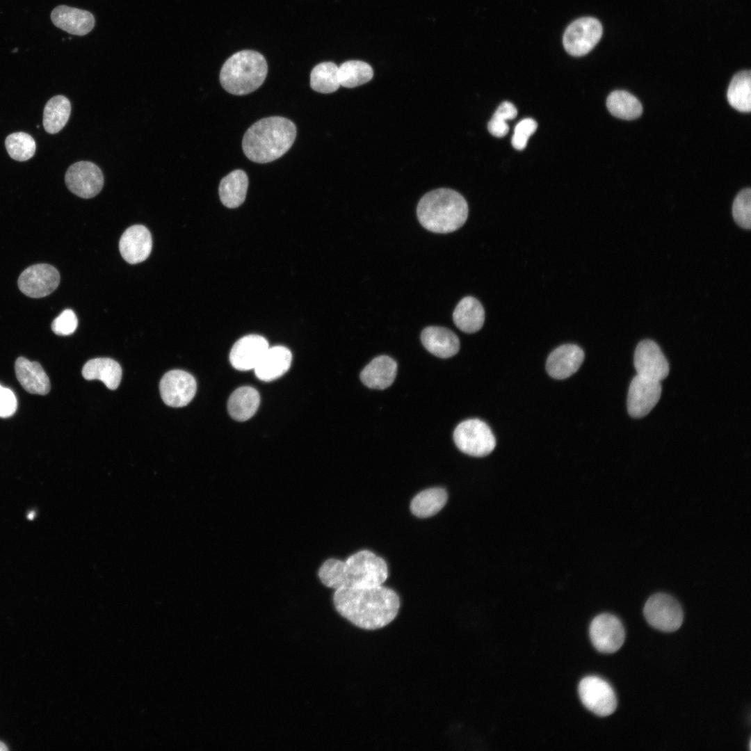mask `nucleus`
<instances>
[{
  "mask_svg": "<svg viewBox=\"0 0 751 751\" xmlns=\"http://www.w3.org/2000/svg\"><path fill=\"white\" fill-rule=\"evenodd\" d=\"M268 348L267 340L262 336H245L232 346L229 353L230 363L239 371L254 369Z\"/></svg>",
  "mask_w": 751,
  "mask_h": 751,
  "instance_id": "17",
  "label": "nucleus"
},
{
  "mask_svg": "<svg viewBox=\"0 0 751 751\" xmlns=\"http://www.w3.org/2000/svg\"><path fill=\"white\" fill-rule=\"evenodd\" d=\"M78 320L75 313L70 309L62 312L51 323L53 332L61 336L72 334L76 329Z\"/></svg>",
  "mask_w": 751,
  "mask_h": 751,
  "instance_id": "38",
  "label": "nucleus"
},
{
  "mask_svg": "<svg viewBox=\"0 0 751 751\" xmlns=\"http://www.w3.org/2000/svg\"><path fill=\"white\" fill-rule=\"evenodd\" d=\"M579 694L583 705L599 716L612 714L617 707V698L611 685L597 676H588L579 684Z\"/></svg>",
  "mask_w": 751,
  "mask_h": 751,
  "instance_id": "9",
  "label": "nucleus"
},
{
  "mask_svg": "<svg viewBox=\"0 0 751 751\" xmlns=\"http://www.w3.org/2000/svg\"><path fill=\"white\" fill-rule=\"evenodd\" d=\"M34 517H35V512L33 511H32L28 515L27 518L29 519H33L34 518Z\"/></svg>",
  "mask_w": 751,
  "mask_h": 751,
  "instance_id": "41",
  "label": "nucleus"
},
{
  "mask_svg": "<svg viewBox=\"0 0 751 751\" xmlns=\"http://www.w3.org/2000/svg\"><path fill=\"white\" fill-rule=\"evenodd\" d=\"M71 113V104L63 95H56L46 104L43 112V126L49 134L59 132L67 124Z\"/></svg>",
  "mask_w": 751,
  "mask_h": 751,
  "instance_id": "28",
  "label": "nucleus"
},
{
  "mask_svg": "<svg viewBox=\"0 0 751 751\" xmlns=\"http://www.w3.org/2000/svg\"><path fill=\"white\" fill-rule=\"evenodd\" d=\"M260 403L259 392L251 387H241L229 396L227 409L229 415L235 420L244 421L251 418L257 412Z\"/></svg>",
  "mask_w": 751,
  "mask_h": 751,
  "instance_id": "27",
  "label": "nucleus"
},
{
  "mask_svg": "<svg viewBox=\"0 0 751 751\" xmlns=\"http://www.w3.org/2000/svg\"><path fill=\"white\" fill-rule=\"evenodd\" d=\"M296 127L287 118L273 116L254 123L245 133L242 147L252 161L265 163L277 159L292 146Z\"/></svg>",
  "mask_w": 751,
  "mask_h": 751,
  "instance_id": "3",
  "label": "nucleus"
},
{
  "mask_svg": "<svg viewBox=\"0 0 751 751\" xmlns=\"http://www.w3.org/2000/svg\"><path fill=\"white\" fill-rule=\"evenodd\" d=\"M373 76L371 66L361 60H348L338 67L340 86L355 88L369 82Z\"/></svg>",
  "mask_w": 751,
  "mask_h": 751,
  "instance_id": "32",
  "label": "nucleus"
},
{
  "mask_svg": "<svg viewBox=\"0 0 751 751\" xmlns=\"http://www.w3.org/2000/svg\"><path fill=\"white\" fill-rule=\"evenodd\" d=\"M602 26L594 17H586L572 22L563 35V46L572 56H581L590 52L602 35Z\"/></svg>",
  "mask_w": 751,
  "mask_h": 751,
  "instance_id": "8",
  "label": "nucleus"
},
{
  "mask_svg": "<svg viewBox=\"0 0 751 751\" xmlns=\"http://www.w3.org/2000/svg\"><path fill=\"white\" fill-rule=\"evenodd\" d=\"M538 124L532 118H525L519 121L515 127L512 137V145L518 150H524L530 136L535 131Z\"/></svg>",
  "mask_w": 751,
  "mask_h": 751,
  "instance_id": "37",
  "label": "nucleus"
},
{
  "mask_svg": "<svg viewBox=\"0 0 751 751\" xmlns=\"http://www.w3.org/2000/svg\"><path fill=\"white\" fill-rule=\"evenodd\" d=\"M152 246L151 234L148 229L142 225H135L127 228L119 242V250L122 258L131 264L145 261L150 255Z\"/></svg>",
  "mask_w": 751,
  "mask_h": 751,
  "instance_id": "16",
  "label": "nucleus"
},
{
  "mask_svg": "<svg viewBox=\"0 0 751 751\" xmlns=\"http://www.w3.org/2000/svg\"><path fill=\"white\" fill-rule=\"evenodd\" d=\"M51 19L56 27L76 35H86L95 26L91 13L65 5L56 7L51 11Z\"/></svg>",
  "mask_w": 751,
  "mask_h": 751,
  "instance_id": "19",
  "label": "nucleus"
},
{
  "mask_svg": "<svg viewBox=\"0 0 751 751\" xmlns=\"http://www.w3.org/2000/svg\"><path fill=\"white\" fill-rule=\"evenodd\" d=\"M606 106L613 115L623 120L636 119L643 112L639 100L624 90L612 92L607 98Z\"/></svg>",
  "mask_w": 751,
  "mask_h": 751,
  "instance_id": "31",
  "label": "nucleus"
},
{
  "mask_svg": "<svg viewBox=\"0 0 751 751\" xmlns=\"http://www.w3.org/2000/svg\"><path fill=\"white\" fill-rule=\"evenodd\" d=\"M421 225L435 233H449L461 227L468 216L464 197L449 188H437L425 194L417 208Z\"/></svg>",
  "mask_w": 751,
  "mask_h": 751,
  "instance_id": "4",
  "label": "nucleus"
},
{
  "mask_svg": "<svg viewBox=\"0 0 751 751\" xmlns=\"http://www.w3.org/2000/svg\"><path fill=\"white\" fill-rule=\"evenodd\" d=\"M729 104L741 112L749 113L751 110V72L744 70L736 73L732 78L727 93Z\"/></svg>",
  "mask_w": 751,
  "mask_h": 751,
  "instance_id": "30",
  "label": "nucleus"
},
{
  "mask_svg": "<svg viewBox=\"0 0 751 751\" xmlns=\"http://www.w3.org/2000/svg\"><path fill=\"white\" fill-rule=\"evenodd\" d=\"M643 613L647 622L665 632L677 630L683 622V611L679 602L665 593L652 595L646 601Z\"/></svg>",
  "mask_w": 751,
  "mask_h": 751,
  "instance_id": "7",
  "label": "nucleus"
},
{
  "mask_svg": "<svg viewBox=\"0 0 751 751\" xmlns=\"http://www.w3.org/2000/svg\"><path fill=\"white\" fill-rule=\"evenodd\" d=\"M6 750H8L7 746L3 742L0 741V751H6Z\"/></svg>",
  "mask_w": 751,
  "mask_h": 751,
  "instance_id": "40",
  "label": "nucleus"
},
{
  "mask_svg": "<svg viewBox=\"0 0 751 751\" xmlns=\"http://www.w3.org/2000/svg\"><path fill=\"white\" fill-rule=\"evenodd\" d=\"M634 366L637 375L661 382L669 373V364L656 343L649 339L641 341L634 353Z\"/></svg>",
  "mask_w": 751,
  "mask_h": 751,
  "instance_id": "15",
  "label": "nucleus"
},
{
  "mask_svg": "<svg viewBox=\"0 0 751 751\" xmlns=\"http://www.w3.org/2000/svg\"><path fill=\"white\" fill-rule=\"evenodd\" d=\"M197 389L194 377L182 370H172L161 378L159 385L163 402L171 407L188 405L195 396Z\"/></svg>",
  "mask_w": 751,
  "mask_h": 751,
  "instance_id": "13",
  "label": "nucleus"
},
{
  "mask_svg": "<svg viewBox=\"0 0 751 751\" xmlns=\"http://www.w3.org/2000/svg\"><path fill=\"white\" fill-rule=\"evenodd\" d=\"M311 88L321 93H332L340 86L338 66L332 62H323L316 65L310 74Z\"/></svg>",
  "mask_w": 751,
  "mask_h": 751,
  "instance_id": "33",
  "label": "nucleus"
},
{
  "mask_svg": "<svg viewBox=\"0 0 751 751\" xmlns=\"http://www.w3.org/2000/svg\"><path fill=\"white\" fill-rule=\"evenodd\" d=\"M732 216L741 227L749 229L751 224V190L744 188L736 195L732 205Z\"/></svg>",
  "mask_w": 751,
  "mask_h": 751,
  "instance_id": "36",
  "label": "nucleus"
},
{
  "mask_svg": "<svg viewBox=\"0 0 751 751\" xmlns=\"http://www.w3.org/2000/svg\"><path fill=\"white\" fill-rule=\"evenodd\" d=\"M517 114V110L512 103H501L488 123L490 133L499 138L506 136L509 131L507 120L515 118Z\"/></svg>",
  "mask_w": 751,
  "mask_h": 751,
  "instance_id": "35",
  "label": "nucleus"
},
{
  "mask_svg": "<svg viewBox=\"0 0 751 751\" xmlns=\"http://www.w3.org/2000/svg\"><path fill=\"white\" fill-rule=\"evenodd\" d=\"M661 394V382L636 375L632 379L628 391L629 415L634 418L645 417L656 405Z\"/></svg>",
  "mask_w": 751,
  "mask_h": 751,
  "instance_id": "14",
  "label": "nucleus"
},
{
  "mask_svg": "<svg viewBox=\"0 0 751 751\" xmlns=\"http://www.w3.org/2000/svg\"><path fill=\"white\" fill-rule=\"evenodd\" d=\"M333 604L336 611L349 624L368 631L389 625L401 609L398 595L382 585L336 589Z\"/></svg>",
  "mask_w": 751,
  "mask_h": 751,
  "instance_id": "1",
  "label": "nucleus"
},
{
  "mask_svg": "<svg viewBox=\"0 0 751 751\" xmlns=\"http://www.w3.org/2000/svg\"><path fill=\"white\" fill-rule=\"evenodd\" d=\"M82 375L86 380H99L108 389H115L121 380L122 369L111 358H95L84 364Z\"/></svg>",
  "mask_w": 751,
  "mask_h": 751,
  "instance_id": "25",
  "label": "nucleus"
},
{
  "mask_svg": "<svg viewBox=\"0 0 751 751\" xmlns=\"http://www.w3.org/2000/svg\"><path fill=\"white\" fill-rule=\"evenodd\" d=\"M447 499V493L443 488L426 489L412 499L410 510L417 517H428L439 512L445 506Z\"/></svg>",
  "mask_w": 751,
  "mask_h": 751,
  "instance_id": "29",
  "label": "nucleus"
},
{
  "mask_svg": "<svg viewBox=\"0 0 751 751\" xmlns=\"http://www.w3.org/2000/svg\"><path fill=\"white\" fill-rule=\"evenodd\" d=\"M65 181L72 193L88 199L96 196L102 191L104 175L96 164L81 161L69 167L65 175Z\"/></svg>",
  "mask_w": 751,
  "mask_h": 751,
  "instance_id": "10",
  "label": "nucleus"
},
{
  "mask_svg": "<svg viewBox=\"0 0 751 751\" xmlns=\"http://www.w3.org/2000/svg\"><path fill=\"white\" fill-rule=\"evenodd\" d=\"M267 72L268 65L263 55L252 50H243L234 54L225 62L220 72V82L231 94L247 95L262 85Z\"/></svg>",
  "mask_w": 751,
  "mask_h": 751,
  "instance_id": "5",
  "label": "nucleus"
},
{
  "mask_svg": "<svg viewBox=\"0 0 751 751\" xmlns=\"http://www.w3.org/2000/svg\"><path fill=\"white\" fill-rule=\"evenodd\" d=\"M590 637L594 647L603 653H613L623 645L625 632L620 620L613 615L596 616L590 626Z\"/></svg>",
  "mask_w": 751,
  "mask_h": 751,
  "instance_id": "12",
  "label": "nucleus"
},
{
  "mask_svg": "<svg viewBox=\"0 0 751 751\" xmlns=\"http://www.w3.org/2000/svg\"><path fill=\"white\" fill-rule=\"evenodd\" d=\"M455 325L461 331L474 333L481 329L485 321V311L481 303L474 297L463 298L453 313Z\"/></svg>",
  "mask_w": 751,
  "mask_h": 751,
  "instance_id": "24",
  "label": "nucleus"
},
{
  "mask_svg": "<svg viewBox=\"0 0 751 751\" xmlns=\"http://www.w3.org/2000/svg\"><path fill=\"white\" fill-rule=\"evenodd\" d=\"M248 177L242 170H235L224 177L219 184L218 193L221 202L227 207H239L245 199Z\"/></svg>",
  "mask_w": 751,
  "mask_h": 751,
  "instance_id": "26",
  "label": "nucleus"
},
{
  "mask_svg": "<svg viewBox=\"0 0 751 751\" xmlns=\"http://www.w3.org/2000/svg\"><path fill=\"white\" fill-rule=\"evenodd\" d=\"M421 340L423 346L433 355L449 358L458 353L460 341L451 330L439 326H429L423 330Z\"/></svg>",
  "mask_w": 751,
  "mask_h": 751,
  "instance_id": "20",
  "label": "nucleus"
},
{
  "mask_svg": "<svg viewBox=\"0 0 751 751\" xmlns=\"http://www.w3.org/2000/svg\"><path fill=\"white\" fill-rule=\"evenodd\" d=\"M397 363L387 355L373 359L362 371L360 380L369 388L385 389L394 381Z\"/></svg>",
  "mask_w": 751,
  "mask_h": 751,
  "instance_id": "21",
  "label": "nucleus"
},
{
  "mask_svg": "<svg viewBox=\"0 0 751 751\" xmlns=\"http://www.w3.org/2000/svg\"><path fill=\"white\" fill-rule=\"evenodd\" d=\"M17 398L13 391L0 385V417L12 416L17 410Z\"/></svg>",
  "mask_w": 751,
  "mask_h": 751,
  "instance_id": "39",
  "label": "nucleus"
},
{
  "mask_svg": "<svg viewBox=\"0 0 751 751\" xmlns=\"http://www.w3.org/2000/svg\"><path fill=\"white\" fill-rule=\"evenodd\" d=\"M387 576L385 561L369 550L360 551L346 560L330 558L318 570L323 584L334 590L380 586Z\"/></svg>",
  "mask_w": 751,
  "mask_h": 751,
  "instance_id": "2",
  "label": "nucleus"
},
{
  "mask_svg": "<svg viewBox=\"0 0 751 751\" xmlns=\"http://www.w3.org/2000/svg\"><path fill=\"white\" fill-rule=\"evenodd\" d=\"M5 145L9 156L19 161L31 159L35 152L34 139L24 132H15L7 136Z\"/></svg>",
  "mask_w": 751,
  "mask_h": 751,
  "instance_id": "34",
  "label": "nucleus"
},
{
  "mask_svg": "<svg viewBox=\"0 0 751 751\" xmlns=\"http://www.w3.org/2000/svg\"><path fill=\"white\" fill-rule=\"evenodd\" d=\"M60 274L54 266L38 264L26 268L19 275L18 286L26 296L39 298L51 293L58 287Z\"/></svg>",
  "mask_w": 751,
  "mask_h": 751,
  "instance_id": "11",
  "label": "nucleus"
},
{
  "mask_svg": "<svg viewBox=\"0 0 751 751\" xmlns=\"http://www.w3.org/2000/svg\"><path fill=\"white\" fill-rule=\"evenodd\" d=\"M456 446L464 453L483 457L495 448L496 440L490 428L484 421L470 419L460 423L453 432Z\"/></svg>",
  "mask_w": 751,
  "mask_h": 751,
  "instance_id": "6",
  "label": "nucleus"
},
{
  "mask_svg": "<svg viewBox=\"0 0 751 751\" xmlns=\"http://www.w3.org/2000/svg\"><path fill=\"white\" fill-rule=\"evenodd\" d=\"M15 369L18 381L28 392L45 395L49 391V378L39 363L21 357L16 360Z\"/></svg>",
  "mask_w": 751,
  "mask_h": 751,
  "instance_id": "23",
  "label": "nucleus"
},
{
  "mask_svg": "<svg viewBox=\"0 0 751 751\" xmlns=\"http://www.w3.org/2000/svg\"><path fill=\"white\" fill-rule=\"evenodd\" d=\"M584 359L583 350L575 344H564L554 349L549 355L546 369L556 379H565L573 375Z\"/></svg>",
  "mask_w": 751,
  "mask_h": 751,
  "instance_id": "18",
  "label": "nucleus"
},
{
  "mask_svg": "<svg viewBox=\"0 0 751 751\" xmlns=\"http://www.w3.org/2000/svg\"><path fill=\"white\" fill-rule=\"evenodd\" d=\"M291 360L292 355L287 348L281 346L268 348L254 369L255 375L262 381L274 380L289 369Z\"/></svg>",
  "mask_w": 751,
  "mask_h": 751,
  "instance_id": "22",
  "label": "nucleus"
}]
</instances>
